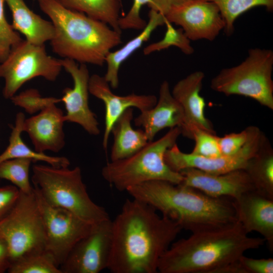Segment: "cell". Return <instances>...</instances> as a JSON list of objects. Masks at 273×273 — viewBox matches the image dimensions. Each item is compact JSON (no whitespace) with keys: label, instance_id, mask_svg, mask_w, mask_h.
I'll return each mask as SVG.
<instances>
[{"label":"cell","instance_id":"cell-1","mask_svg":"<svg viewBox=\"0 0 273 273\" xmlns=\"http://www.w3.org/2000/svg\"><path fill=\"white\" fill-rule=\"evenodd\" d=\"M150 205L127 199L112 220L107 269L112 273H156L160 259L182 230Z\"/></svg>","mask_w":273,"mask_h":273},{"label":"cell","instance_id":"cell-2","mask_svg":"<svg viewBox=\"0 0 273 273\" xmlns=\"http://www.w3.org/2000/svg\"><path fill=\"white\" fill-rule=\"evenodd\" d=\"M131 198L153 207L192 233L223 228L237 222L233 199L212 197L194 188L151 180L128 189Z\"/></svg>","mask_w":273,"mask_h":273},{"label":"cell","instance_id":"cell-3","mask_svg":"<svg viewBox=\"0 0 273 273\" xmlns=\"http://www.w3.org/2000/svg\"><path fill=\"white\" fill-rule=\"evenodd\" d=\"M239 222L214 230L192 233L173 242L161 257L160 273H217L248 250L259 248L262 238L250 237Z\"/></svg>","mask_w":273,"mask_h":273},{"label":"cell","instance_id":"cell-4","mask_svg":"<svg viewBox=\"0 0 273 273\" xmlns=\"http://www.w3.org/2000/svg\"><path fill=\"white\" fill-rule=\"evenodd\" d=\"M54 27L53 51L80 64L103 66L108 53L122 42L121 33L107 24L68 9L57 0H37Z\"/></svg>","mask_w":273,"mask_h":273},{"label":"cell","instance_id":"cell-5","mask_svg":"<svg viewBox=\"0 0 273 273\" xmlns=\"http://www.w3.org/2000/svg\"><path fill=\"white\" fill-rule=\"evenodd\" d=\"M180 134L179 127L170 128L162 137L149 141L132 155L107 163L102 169L103 177L120 192L151 180L180 184L183 175L172 170L164 160L165 152L176 144Z\"/></svg>","mask_w":273,"mask_h":273},{"label":"cell","instance_id":"cell-6","mask_svg":"<svg viewBox=\"0 0 273 273\" xmlns=\"http://www.w3.org/2000/svg\"><path fill=\"white\" fill-rule=\"evenodd\" d=\"M31 181L34 189L51 206L66 209L90 224L110 218L105 208L89 196L78 166L70 169L35 164Z\"/></svg>","mask_w":273,"mask_h":273},{"label":"cell","instance_id":"cell-7","mask_svg":"<svg viewBox=\"0 0 273 273\" xmlns=\"http://www.w3.org/2000/svg\"><path fill=\"white\" fill-rule=\"evenodd\" d=\"M273 52L253 48L240 64L222 69L210 82L214 91L226 96L239 95L251 98L273 110Z\"/></svg>","mask_w":273,"mask_h":273},{"label":"cell","instance_id":"cell-8","mask_svg":"<svg viewBox=\"0 0 273 273\" xmlns=\"http://www.w3.org/2000/svg\"><path fill=\"white\" fill-rule=\"evenodd\" d=\"M0 239L7 246L11 264L25 255L46 250L44 226L34 189L28 194L20 191L12 209L0 220Z\"/></svg>","mask_w":273,"mask_h":273},{"label":"cell","instance_id":"cell-9","mask_svg":"<svg viewBox=\"0 0 273 273\" xmlns=\"http://www.w3.org/2000/svg\"><path fill=\"white\" fill-rule=\"evenodd\" d=\"M62 68L61 59L49 55L44 45L22 39L0 63V78L5 80L3 96L10 99L25 82L36 77L54 81Z\"/></svg>","mask_w":273,"mask_h":273},{"label":"cell","instance_id":"cell-10","mask_svg":"<svg viewBox=\"0 0 273 273\" xmlns=\"http://www.w3.org/2000/svg\"><path fill=\"white\" fill-rule=\"evenodd\" d=\"M34 190L44 226L46 250L60 267L74 246L90 231L94 224L66 209L49 205Z\"/></svg>","mask_w":273,"mask_h":273},{"label":"cell","instance_id":"cell-11","mask_svg":"<svg viewBox=\"0 0 273 273\" xmlns=\"http://www.w3.org/2000/svg\"><path fill=\"white\" fill-rule=\"evenodd\" d=\"M112 244V220L94 224L60 265L62 273H99L107 269Z\"/></svg>","mask_w":273,"mask_h":273},{"label":"cell","instance_id":"cell-12","mask_svg":"<svg viewBox=\"0 0 273 273\" xmlns=\"http://www.w3.org/2000/svg\"><path fill=\"white\" fill-rule=\"evenodd\" d=\"M264 139L263 132L259 129H255L237 154L216 158H206L184 153L175 144L166 150L164 160L172 170L177 172L187 168H195L209 173H223L244 169L248 161L257 152Z\"/></svg>","mask_w":273,"mask_h":273},{"label":"cell","instance_id":"cell-13","mask_svg":"<svg viewBox=\"0 0 273 273\" xmlns=\"http://www.w3.org/2000/svg\"><path fill=\"white\" fill-rule=\"evenodd\" d=\"M180 26L190 40H214L225 23L217 6L206 0H194L172 7L165 15Z\"/></svg>","mask_w":273,"mask_h":273},{"label":"cell","instance_id":"cell-14","mask_svg":"<svg viewBox=\"0 0 273 273\" xmlns=\"http://www.w3.org/2000/svg\"><path fill=\"white\" fill-rule=\"evenodd\" d=\"M61 62L62 68L73 81V87L64 88L61 99L66 110L64 116L65 121L76 123L89 134L98 135L99 123L88 104L90 75L86 65L80 64L79 66L76 61L69 59H61Z\"/></svg>","mask_w":273,"mask_h":273},{"label":"cell","instance_id":"cell-15","mask_svg":"<svg viewBox=\"0 0 273 273\" xmlns=\"http://www.w3.org/2000/svg\"><path fill=\"white\" fill-rule=\"evenodd\" d=\"M204 77L203 72H193L179 80L171 91L183 112V121L179 126L181 134L190 139L195 129L216 134L211 122L205 116L206 103L200 95Z\"/></svg>","mask_w":273,"mask_h":273},{"label":"cell","instance_id":"cell-16","mask_svg":"<svg viewBox=\"0 0 273 273\" xmlns=\"http://www.w3.org/2000/svg\"><path fill=\"white\" fill-rule=\"evenodd\" d=\"M179 173L183 176L180 184L212 197L236 199L242 194L255 190L253 183L244 169L221 174H212L195 168H187Z\"/></svg>","mask_w":273,"mask_h":273},{"label":"cell","instance_id":"cell-17","mask_svg":"<svg viewBox=\"0 0 273 273\" xmlns=\"http://www.w3.org/2000/svg\"><path fill=\"white\" fill-rule=\"evenodd\" d=\"M88 87L89 93L102 101L105 105V130L102 142L104 150L107 148L114 124L127 109L135 107L141 112L144 111L152 108L157 101V97L153 95H115L104 77L97 74L90 76Z\"/></svg>","mask_w":273,"mask_h":273},{"label":"cell","instance_id":"cell-18","mask_svg":"<svg viewBox=\"0 0 273 273\" xmlns=\"http://www.w3.org/2000/svg\"><path fill=\"white\" fill-rule=\"evenodd\" d=\"M237 221L249 234L256 232L263 236L273 251V199L253 190L233 199Z\"/></svg>","mask_w":273,"mask_h":273},{"label":"cell","instance_id":"cell-19","mask_svg":"<svg viewBox=\"0 0 273 273\" xmlns=\"http://www.w3.org/2000/svg\"><path fill=\"white\" fill-rule=\"evenodd\" d=\"M64 116L62 110L53 104L38 114L24 119L23 131L28 133L35 151L58 152L63 148L65 144Z\"/></svg>","mask_w":273,"mask_h":273},{"label":"cell","instance_id":"cell-20","mask_svg":"<svg viewBox=\"0 0 273 273\" xmlns=\"http://www.w3.org/2000/svg\"><path fill=\"white\" fill-rule=\"evenodd\" d=\"M183 117L180 105L173 97L168 82L164 80L160 85L156 104L152 108L141 112L134 123L136 126L143 128L148 141H152L160 130L179 127Z\"/></svg>","mask_w":273,"mask_h":273},{"label":"cell","instance_id":"cell-21","mask_svg":"<svg viewBox=\"0 0 273 273\" xmlns=\"http://www.w3.org/2000/svg\"><path fill=\"white\" fill-rule=\"evenodd\" d=\"M12 15V26L33 44L44 45L54 34L51 21L46 20L33 12L24 0H5Z\"/></svg>","mask_w":273,"mask_h":273},{"label":"cell","instance_id":"cell-22","mask_svg":"<svg viewBox=\"0 0 273 273\" xmlns=\"http://www.w3.org/2000/svg\"><path fill=\"white\" fill-rule=\"evenodd\" d=\"M148 18L146 26L137 36L119 49L111 51L106 56L105 63L107 64V70L104 77L111 88L116 89L118 86V73L123 63L150 39L152 33L157 27L165 24V16L154 9H150Z\"/></svg>","mask_w":273,"mask_h":273},{"label":"cell","instance_id":"cell-23","mask_svg":"<svg viewBox=\"0 0 273 273\" xmlns=\"http://www.w3.org/2000/svg\"><path fill=\"white\" fill-rule=\"evenodd\" d=\"M133 108L127 109L116 120L111 131L114 141L111 148V161L127 158L143 148L149 142L143 129L131 126Z\"/></svg>","mask_w":273,"mask_h":273},{"label":"cell","instance_id":"cell-24","mask_svg":"<svg viewBox=\"0 0 273 273\" xmlns=\"http://www.w3.org/2000/svg\"><path fill=\"white\" fill-rule=\"evenodd\" d=\"M244 169L250 177L255 191L273 199V150L266 137Z\"/></svg>","mask_w":273,"mask_h":273},{"label":"cell","instance_id":"cell-25","mask_svg":"<svg viewBox=\"0 0 273 273\" xmlns=\"http://www.w3.org/2000/svg\"><path fill=\"white\" fill-rule=\"evenodd\" d=\"M25 119L22 112L17 113L15 126L12 127L9 138V144L0 155V163L15 158H28L33 162L43 161L55 167H69L70 161L65 157L51 156L44 153H39L29 148L23 141L21 134L23 131V123Z\"/></svg>","mask_w":273,"mask_h":273},{"label":"cell","instance_id":"cell-26","mask_svg":"<svg viewBox=\"0 0 273 273\" xmlns=\"http://www.w3.org/2000/svg\"><path fill=\"white\" fill-rule=\"evenodd\" d=\"M65 7L82 13L121 33L119 20L123 16L122 0H57Z\"/></svg>","mask_w":273,"mask_h":273},{"label":"cell","instance_id":"cell-27","mask_svg":"<svg viewBox=\"0 0 273 273\" xmlns=\"http://www.w3.org/2000/svg\"><path fill=\"white\" fill-rule=\"evenodd\" d=\"M218 8L225 23L224 32L231 36L234 31L236 19L244 13L256 7H264L267 11L273 10V0H206Z\"/></svg>","mask_w":273,"mask_h":273},{"label":"cell","instance_id":"cell-28","mask_svg":"<svg viewBox=\"0 0 273 273\" xmlns=\"http://www.w3.org/2000/svg\"><path fill=\"white\" fill-rule=\"evenodd\" d=\"M9 273H62L52 255L46 250L25 255L9 267Z\"/></svg>","mask_w":273,"mask_h":273},{"label":"cell","instance_id":"cell-29","mask_svg":"<svg viewBox=\"0 0 273 273\" xmlns=\"http://www.w3.org/2000/svg\"><path fill=\"white\" fill-rule=\"evenodd\" d=\"M33 161L28 158H15L0 163V179L11 181L20 191L30 193L33 187L29 179V169Z\"/></svg>","mask_w":273,"mask_h":273},{"label":"cell","instance_id":"cell-30","mask_svg":"<svg viewBox=\"0 0 273 273\" xmlns=\"http://www.w3.org/2000/svg\"><path fill=\"white\" fill-rule=\"evenodd\" d=\"M166 31L160 40L149 44L144 48L143 53L148 55L155 52L167 49L171 47L178 48L184 54L190 55L194 53V49L191 44V40L181 28H174L172 23L165 18Z\"/></svg>","mask_w":273,"mask_h":273},{"label":"cell","instance_id":"cell-31","mask_svg":"<svg viewBox=\"0 0 273 273\" xmlns=\"http://www.w3.org/2000/svg\"><path fill=\"white\" fill-rule=\"evenodd\" d=\"M10 99L15 105L23 108L30 114L40 112L51 105L61 102V99L42 97L39 92L34 88L25 90Z\"/></svg>","mask_w":273,"mask_h":273},{"label":"cell","instance_id":"cell-32","mask_svg":"<svg viewBox=\"0 0 273 273\" xmlns=\"http://www.w3.org/2000/svg\"><path fill=\"white\" fill-rule=\"evenodd\" d=\"M218 136L201 129H195L191 139L195 141V146L191 153L206 158H216L221 156Z\"/></svg>","mask_w":273,"mask_h":273},{"label":"cell","instance_id":"cell-33","mask_svg":"<svg viewBox=\"0 0 273 273\" xmlns=\"http://www.w3.org/2000/svg\"><path fill=\"white\" fill-rule=\"evenodd\" d=\"M5 2V0H0V63L6 59L11 49L22 39L7 20Z\"/></svg>","mask_w":273,"mask_h":273},{"label":"cell","instance_id":"cell-34","mask_svg":"<svg viewBox=\"0 0 273 273\" xmlns=\"http://www.w3.org/2000/svg\"><path fill=\"white\" fill-rule=\"evenodd\" d=\"M255 126L247 127L239 132H232L218 137V144L221 155L232 156L237 154L246 144Z\"/></svg>","mask_w":273,"mask_h":273},{"label":"cell","instance_id":"cell-35","mask_svg":"<svg viewBox=\"0 0 273 273\" xmlns=\"http://www.w3.org/2000/svg\"><path fill=\"white\" fill-rule=\"evenodd\" d=\"M146 5L151 9L153 2L152 0H133L132 5L128 13L119 20L118 24L121 30H142L146 26L147 22L141 16L142 8Z\"/></svg>","mask_w":273,"mask_h":273},{"label":"cell","instance_id":"cell-36","mask_svg":"<svg viewBox=\"0 0 273 273\" xmlns=\"http://www.w3.org/2000/svg\"><path fill=\"white\" fill-rule=\"evenodd\" d=\"M244 273H272L273 259H254L242 255L239 258Z\"/></svg>","mask_w":273,"mask_h":273},{"label":"cell","instance_id":"cell-37","mask_svg":"<svg viewBox=\"0 0 273 273\" xmlns=\"http://www.w3.org/2000/svg\"><path fill=\"white\" fill-rule=\"evenodd\" d=\"M20 195V190L14 185L0 187V220L12 209Z\"/></svg>","mask_w":273,"mask_h":273},{"label":"cell","instance_id":"cell-38","mask_svg":"<svg viewBox=\"0 0 273 273\" xmlns=\"http://www.w3.org/2000/svg\"><path fill=\"white\" fill-rule=\"evenodd\" d=\"M194 0H152L153 6L151 8L164 16L172 7Z\"/></svg>","mask_w":273,"mask_h":273},{"label":"cell","instance_id":"cell-39","mask_svg":"<svg viewBox=\"0 0 273 273\" xmlns=\"http://www.w3.org/2000/svg\"><path fill=\"white\" fill-rule=\"evenodd\" d=\"M11 265L9 251L6 243L0 239V273L8 271Z\"/></svg>","mask_w":273,"mask_h":273}]
</instances>
